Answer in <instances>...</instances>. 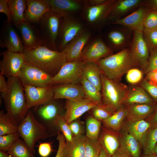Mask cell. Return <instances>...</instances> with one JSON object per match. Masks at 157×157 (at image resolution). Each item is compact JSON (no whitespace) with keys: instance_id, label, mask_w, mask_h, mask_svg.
<instances>
[{"instance_id":"obj_10","label":"cell","mask_w":157,"mask_h":157,"mask_svg":"<svg viewBox=\"0 0 157 157\" xmlns=\"http://www.w3.org/2000/svg\"><path fill=\"white\" fill-rule=\"evenodd\" d=\"M18 77L23 85L45 87L51 85L53 76L40 68L25 62Z\"/></svg>"},{"instance_id":"obj_54","label":"cell","mask_w":157,"mask_h":157,"mask_svg":"<svg viewBox=\"0 0 157 157\" xmlns=\"http://www.w3.org/2000/svg\"><path fill=\"white\" fill-rule=\"evenodd\" d=\"M145 78L150 83L157 87V69L146 74Z\"/></svg>"},{"instance_id":"obj_12","label":"cell","mask_w":157,"mask_h":157,"mask_svg":"<svg viewBox=\"0 0 157 157\" xmlns=\"http://www.w3.org/2000/svg\"><path fill=\"white\" fill-rule=\"evenodd\" d=\"M113 54V50L102 38L98 37L91 40L86 44L82 51L80 60L85 63H96Z\"/></svg>"},{"instance_id":"obj_51","label":"cell","mask_w":157,"mask_h":157,"mask_svg":"<svg viewBox=\"0 0 157 157\" xmlns=\"http://www.w3.org/2000/svg\"><path fill=\"white\" fill-rule=\"evenodd\" d=\"M57 139L58 142V149L55 157H63V150L66 141L65 137L62 133L58 132Z\"/></svg>"},{"instance_id":"obj_31","label":"cell","mask_w":157,"mask_h":157,"mask_svg":"<svg viewBox=\"0 0 157 157\" xmlns=\"http://www.w3.org/2000/svg\"><path fill=\"white\" fill-rule=\"evenodd\" d=\"M26 0H8V4L11 14V23L16 28L25 21L24 13Z\"/></svg>"},{"instance_id":"obj_53","label":"cell","mask_w":157,"mask_h":157,"mask_svg":"<svg viewBox=\"0 0 157 157\" xmlns=\"http://www.w3.org/2000/svg\"><path fill=\"white\" fill-rule=\"evenodd\" d=\"M145 120L149 124L151 127L157 128V103L153 112Z\"/></svg>"},{"instance_id":"obj_11","label":"cell","mask_w":157,"mask_h":157,"mask_svg":"<svg viewBox=\"0 0 157 157\" xmlns=\"http://www.w3.org/2000/svg\"><path fill=\"white\" fill-rule=\"evenodd\" d=\"M0 46L15 53H22L25 49L18 32L7 19L3 21L0 29Z\"/></svg>"},{"instance_id":"obj_7","label":"cell","mask_w":157,"mask_h":157,"mask_svg":"<svg viewBox=\"0 0 157 157\" xmlns=\"http://www.w3.org/2000/svg\"><path fill=\"white\" fill-rule=\"evenodd\" d=\"M115 0H107L94 6H84L81 13L86 24L94 30L98 29L106 20Z\"/></svg>"},{"instance_id":"obj_17","label":"cell","mask_w":157,"mask_h":157,"mask_svg":"<svg viewBox=\"0 0 157 157\" xmlns=\"http://www.w3.org/2000/svg\"><path fill=\"white\" fill-rule=\"evenodd\" d=\"M130 49L140 67L144 72L147 66L150 52L144 38L143 31H133Z\"/></svg>"},{"instance_id":"obj_61","label":"cell","mask_w":157,"mask_h":157,"mask_svg":"<svg viewBox=\"0 0 157 157\" xmlns=\"http://www.w3.org/2000/svg\"><path fill=\"white\" fill-rule=\"evenodd\" d=\"M99 157H108L107 155L102 148Z\"/></svg>"},{"instance_id":"obj_41","label":"cell","mask_w":157,"mask_h":157,"mask_svg":"<svg viewBox=\"0 0 157 157\" xmlns=\"http://www.w3.org/2000/svg\"><path fill=\"white\" fill-rule=\"evenodd\" d=\"M89 111L91 115L101 121L109 118L114 113L103 104L97 105Z\"/></svg>"},{"instance_id":"obj_5","label":"cell","mask_w":157,"mask_h":157,"mask_svg":"<svg viewBox=\"0 0 157 157\" xmlns=\"http://www.w3.org/2000/svg\"><path fill=\"white\" fill-rule=\"evenodd\" d=\"M103 104L114 112L123 105L128 87L119 81L111 79L101 74Z\"/></svg>"},{"instance_id":"obj_32","label":"cell","mask_w":157,"mask_h":157,"mask_svg":"<svg viewBox=\"0 0 157 157\" xmlns=\"http://www.w3.org/2000/svg\"><path fill=\"white\" fill-rule=\"evenodd\" d=\"M101 71L96 63H85L84 65L82 76L101 90Z\"/></svg>"},{"instance_id":"obj_36","label":"cell","mask_w":157,"mask_h":157,"mask_svg":"<svg viewBox=\"0 0 157 157\" xmlns=\"http://www.w3.org/2000/svg\"><path fill=\"white\" fill-rule=\"evenodd\" d=\"M101 126V121L91 115L88 116L86 122V137L91 139H98Z\"/></svg>"},{"instance_id":"obj_23","label":"cell","mask_w":157,"mask_h":157,"mask_svg":"<svg viewBox=\"0 0 157 157\" xmlns=\"http://www.w3.org/2000/svg\"><path fill=\"white\" fill-rule=\"evenodd\" d=\"M51 10L63 17L81 13L84 5L82 0H49Z\"/></svg>"},{"instance_id":"obj_55","label":"cell","mask_w":157,"mask_h":157,"mask_svg":"<svg viewBox=\"0 0 157 157\" xmlns=\"http://www.w3.org/2000/svg\"><path fill=\"white\" fill-rule=\"evenodd\" d=\"M107 0H82L84 6H94L102 4Z\"/></svg>"},{"instance_id":"obj_42","label":"cell","mask_w":157,"mask_h":157,"mask_svg":"<svg viewBox=\"0 0 157 157\" xmlns=\"http://www.w3.org/2000/svg\"><path fill=\"white\" fill-rule=\"evenodd\" d=\"M101 149L98 139L87 138L85 157H99Z\"/></svg>"},{"instance_id":"obj_29","label":"cell","mask_w":157,"mask_h":157,"mask_svg":"<svg viewBox=\"0 0 157 157\" xmlns=\"http://www.w3.org/2000/svg\"><path fill=\"white\" fill-rule=\"evenodd\" d=\"M128 108L126 105H122L107 119L101 121L103 126L119 132L126 119Z\"/></svg>"},{"instance_id":"obj_50","label":"cell","mask_w":157,"mask_h":157,"mask_svg":"<svg viewBox=\"0 0 157 157\" xmlns=\"http://www.w3.org/2000/svg\"><path fill=\"white\" fill-rule=\"evenodd\" d=\"M52 151L49 142L40 143L38 146V151L41 157H48Z\"/></svg>"},{"instance_id":"obj_3","label":"cell","mask_w":157,"mask_h":157,"mask_svg":"<svg viewBox=\"0 0 157 157\" xmlns=\"http://www.w3.org/2000/svg\"><path fill=\"white\" fill-rule=\"evenodd\" d=\"M96 63L102 74L108 78L117 81L130 69L140 67L129 48L124 49Z\"/></svg>"},{"instance_id":"obj_49","label":"cell","mask_w":157,"mask_h":157,"mask_svg":"<svg viewBox=\"0 0 157 157\" xmlns=\"http://www.w3.org/2000/svg\"><path fill=\"white\" fill-rule=\"evenodd\" d=\"M69 125L73 137L83 135V129L82 124L81 121L77 119L71 122Z\"/></svg>"},{"instance_id":"obj_4","label":"cell","mask_w":157,"mask_h":157,"mask_svg":"<svg viewBox=\"0 0 157 157\" xmlns=\"http://www.w3.org/2000/svg\"><path fill=\"white\" fill-rule=\"evenodd\" d=\"M18 131L33 154L35 153V146L37 142L40 139L46 140L49 136L45 126L37 121L29 110L18 126Z\"/></svg>"},{"instance_id":"obj_19","label":"cell","mask_w":157,"mask_h":157,"mask_svg":"<svg viewBox=\"0 0 157 157\" xmlns=\"http://www.w3.org/2000/svg\"><path fill=\"white\" fill-rule=\"evenodd\" d=\"M149 8L144 4L124 17L111 22L113 24L120 25L128 27L133 31H143L146 16Z\"/></svg>"},{"instance_id":"obj_30","label":"cell","mask_w":157,"mask_h":157,"mask_svg":"<svg viewBox=\"0 0 157 157\" xmlns=\"http://www.w3.org/2000/svg\"><path fill=\"white\" fill-rule=\"evenodd\" d=\"M150 127L149 124L145 120L134 122L126 120L121 130L130 134L140 143L144 134Z\"/></svg>"},{"instance_id":"obj_37","label":"cell","mask_w":157,"mask_h":157,"mask_svg":"<svg viewBox=\"0 0 157 157\" xmlns=\"http://www.w3.org/2000/svg\"><path fill=\"white\" fill-rule=\"evenodd\" d=\"M18 131V126L15 124L7 113L0 112V136Z\"/></svg>"},{"instance_id":"obj_15","label":"cell","mask_w":157,"mask_h":157,"mask_svg":"<svg viewBox=\"0 0 157 157\" xmlns=\"http://www.w3.org/2000/svg\"><path fill=\"white\" fill-rule=\"evenodd\" d=\"M91 36L90 31L85 28L66 45L62 51L66 54L67 62L80 60L82 51Z\"/></svg>"},{"instance_id":"obj_6","label":"cell","mask_w":157,"mask_h":157,"mask_svg":"<svg viewBox=\"0 0 157 157\" xmlns=\"http://www.w3.org/2000/svg\"><path fill=\"white\" fill-rule=\"evenodd\" d=\"M63 17L50 10L43 15L39 23L43 45L52 50L58 51L56 42Z\"/></svg>"},{"instance_id":"obj_35","label":"cell","mask_w":157,"mask_h":157,"mask_svg":"<svg viewBox=\"0 0 157 157\" xmlns=\"http://www.w3.org/2000/svg\"><path fill=\"white\" fill-rule=\"evenodd\" d=\"M8 152L12 157H35L26 143L20 138L13 144Z\"/></svg>"},{"instance_id":"obj_1","label":"cell","mask_w":157,"mask_h":157,"mask_svg":"<svg viewBox=\"0 0 157 157\" xmlns=\"http://www.w3.org/2000/svg\"><path fill=\"white\" fill-rule=\"evenodd\" d=\"M6 91L1 92L6 113L13 122L18 126L28 110L23 85L18 77L7 78Z\"/></svg>"},{"instance_id":"obj_58","label":"cell","mask_w":157,"mask_h":157,"mask_svg":"<svg viewBox=\"0 0 157 157\" xmlns=\"http://www.w3.org/2000/svg\"><path fill=\"white\" fill-rule=\"evenodd\" d=\"M110 157H131L128 154L119 148Z\"/></svg>"},{"instance_id":"obj_9","label":"cell","mask_w":157,"mask_h":157,"mask_svg":"<svg viewBox=\"0 0 157 157\" xmlns=\"http://www.w3.org/2000/svg\"><path fill=\"white\" fill-rule=\"evenodd\" d=\"M85 62L81 60L67 62L58 73L53 76L50 85L78 84L82 76L83 69Z\"/></svg>"},{"instance_id":"obj_20","label":"cell","mask_w":157,"mask_h":157,"mask_svg":"<svg viewBox=\"0 0 157 157\" xmlns=\"http://www.w3.org/2000/svg\"><path fill=\"white\" fill-rule=\"evenodd\" d=\"M51 86L53 93V99H65L75 101L86 98L81 85L78 84H60Z\"/></svg>"},{"instance_id":"obj_14","label":"cell","mask_w":157,"mask_h":157,"mask_svg":"<svg viewBox=\"0 0 157 157\" xmlns=\"http://www.w3.org/2000/svg\"><path fill=\"white\" fill-rule=\"evenodd\" d=\"M23 85L28 110L33 107L36 108L53 99V93L51 85L38 87Z\"/></svg>"},{"instance_id":"obj_46","label":"cell","mask_w":157,"mask_h":157,"mask_svg":"<svg viewBox=\"0 0 157 157\" xmlns=\"http://www.w3.org/2000/svg\"><path fill=\"white\" fill-rule=\"evenodd\" d=\"M156 28H157V11L149 9L145 18L144 29L152 30Z\"/></svg>"},{"instance_id":"obj_47","label":"cell","mask_w":157,"mask_h":157,"mask_svg":"<svg viewBox=\"0 0 157 157\" xmlns=\"http://www.w3.org/2000/svg\"><path fill=\"white\" fill-rule=\"evenodd\" d=\"M149 94L156 103H157V87L150 83L145 78L143 79L140 84Z\"/></svg>"},{"instance_id":"obj_43","label":"cell","mask_w":157,"mask_h":157,"mask_svg":"<svg viewBox=\"0 0 157 157\" xmlns=\"http://www.w3.org/2000/svg\"><path fill=\"white\" fill-rule=\"evenodd\" d=\"M18 131L15 133L0 136V150L8 151L13 144L20 138Z\"/></svg>"},{"instance_id":"obj_45","label":"cell","mask_w":157,"mask_h":157,"mask_svg":"<svg viewBox=\"0 0 157 157\" xmlns=\"http://www.w3.org/2000/svg\"><path fill=\"white\" fill-rule=\"evenodd\" d=\"M143 74L140 69L134 67L130 69L126 73V79L127 81L131 84L140 83L143 80Z\"/></svg>"},{"instance_id":"obj_21","label":"cell","mask_w":157,"mask_h":157,"mask_svg":"<svg viewBox=\"0 0 157 157\" xmlns=\"http://www.w3.org/2000/svg\"><path fill=\"white\" fill-rule=\"evenodd\" d=\"M50 10L49 0H26L25 20L32 24L39 23L43 15Z\"/></svg>"},{"instance_id":"obj_18","label":"cell","mask_w":157,"mask_h":157,"mask_svg":"<svg viewBox=\"0 0 157 157\" xmlns=\"http://www.w3.org/2000/svg\"><path fill=\"white\" fill-rule=\"evenodd\" d=\"M97 105L86 98L75 101L66 100L64 118L69 124Z\"/></svg>"},{"instance_id":"obj_24","label":"cell","mask_w":157,"mask_h":157,"mask_svg":"<svg viewBox=\"0 0 157 157\" xmlns=\"http://www.w3.org/2000/svg\"><path fill=\"white\" fill-rule=\"evenodd\" d=\"M145 2L144 0H115L107 20L112 22L119 19L124 15L144 5Z\"/></svg>"},{"instance_id":"obj_2","label":"cell","mask_w":157,"mask_h":157,"mask_svg":"<svg viewBox=\"0 0 157 157\" xmlns=\"http://www.w3.org/2000/svg\"><path fill=\"white\" fill-rule=\"evenodd\" d=\"M25 62L44 70L53 76L67 62L63 51L51 50L42 45L30 50H24Z\"/></svg>"},{"instance_id":"obj_8","label":"cell","mask_w":157,"mask_h":157,"mask_svg":"<svg viewBox=\"0 0 157 157\" xmlns=\"http://www.w3.org/2000/svg\"><path fill=\"white\" fill-rule=\"evenodd\" d=\"M85 28L84 24L74 15L63 17L56 42L59 51H62L66 45Z\"/></svg>"},{"instance_id":"obj_57","label":"cell","mask_w":157,"mask_h":157,"mask_svg":"<svg viewBox=\"0 0 157 157\" xmlns=\"http://www.w3.org/2000/svg\"><path fill=\"white\" fill-rule=\"evenodd\" d=\"M144 4L150 9L157 11V0H145Z\"/></svg>"},{"instance_id":"obj_40","label":"cell","mask_w":157,"mask_h":157,"mask_svg":"<svg viewBox=\"0 0 157 157\" xmlns=\"http://www.w3.org/2000/svg\"><path fill=\"white\" fill-rule=\"evenodd\" d=\"M55 123L64 135L66 142H70L73 138L69 124L66 122L64 115L58 114L55 118Z\"/></svg>"},{"instance_id":"obj_16","label":"cell","mask_w":157,"mask_h":157,"mask_svg":"<svg viewBox=\"0 0 157 157\" xmlns=\"http://www.w3.org/2000/svg\"><path fill=\"white\" fill-rule=\"evenodd\" d=\"M16 28L21 38L24 50H30L43 45L39 29L32 23L25 21Z\"/></svg>"},{"instance_id":"obj_34","label":"cell","mask_w":157,"mask_h":157,"mask_svg":"<svg viewBox=\"0 0 157 157\" xmlns=\"http://www.w3.org/2000/svg\"><path fill=\"white\" fill-rule=\"evenodd\" d=\"M80 83L86 98L97 105L103 104L101 92L96 86L83 76Z\"/></svg>"},{"instance_id":"obj_13","label":"cell","mask_w":157,"mask_h":157,"mask_svg":"<svg viewBox=\"0 0 157 157\" xmlns=\"http://www.w3.org/2000/svg\"><path fill=\"white\" fill-rule=\"evenodd\" d=\"M0 72L7 78L18 77L21 68L25 63L22 53L12 52L7 49L1 53Z\"/></svg>"},{"instance_id":"obj_60","label":"cell","mask_w":157,"mask_h":157,"mask_svg":"<svg viewBox=\"0 0 157 157\" xmlns=\"http://www.w3.org/2000/svg\"><path fill=\"white\" fill-rule=\"evenodd\" d=\"M140 157H157V155L154 153L148 155H144L142 154Z\"/></svg>"},{"instance_id":"obj_25","label":"cell","mask_w":157,"mask_h":157,"mask_svg":"<svg viewBox=\"0 0 157 157\" xmlns=\"http://www.w3.org/2000/svg\"><path fill=\"white\" fill-rule=\"evenodd\" d=\"M140 104H154L156 103L148 93L140 86L128 88L123 105L127 106Z\"/></svg>"},{"instance_id":"obj_48","label":"cell","mask_w":157,"mask_h":157,"mask_svg":"<svg viewBox=\"0 0 157 157\" xmlns=\"http://www.w3.org/2000/svg\"><path fill=\"white\" fill-rule=\"evenodd\" d=\"M155 69H157V48L150 52L147 66L144 72L146 74Z\"/></svg>"},{"instance_id":"obj_22","label":"cell","mask_w":157,"mask_h":157,"mask_svg":"<svg viewBox=\"0 0 157 157\" xmlns=\"http://www.w3.org/2000/svg\"><path fill=\"white\" fill-rule=\"evenodd\" d=\"M98 140L108 157H110L119 147V132L102 126Z\"/></svg>"},{"instance_id":"obj_52","label":"cell","mask_w":157,"mask_h":157,"mask_svg":"<svg viewBox=\"0 0 157 157\" xmlns=\"http://www.w3.org/2000/svg\"><path fill=\"white\" fill-rule=\"evenodd\" d=\"M8 1L0 0V12L5 14L8 22L11 23V14L8 5Z\"/></svg>"},{"instance_id":"obj_56","label":"cell","mask_w":157,"mask_h":157,"mask_svg":"<svg viewBox=\"0 0 157 157\" xmlns=\"http://www.w3.org/2000/svg\"><path fill=\"white\" fill-rule=\"evenodd\" d=\"M7 88V82L4 76L0 73V91L1 92L6 91Z\"/></svg>"},{"instance_id":"obj_26","label":"cell","mask_w":157,"mask_h":157,"mask_svg":"<svg viewBox=\"0 0 157 157\" xmlns=\"http://www.w3.org/2000/svg\"><path fill=\"white\" fill-rule=\"evenodd\" d=\"M119 132V148L131 157H140L142 149L140 142L126 131L121 130Z\"/></svg>"},{"instance_id":"obj_38","label":"cell","mask_w":157,"mask_h":157,"mask_svg":"<svg viewBox=\"0 0 157 157\" xmlns=\"http://www.w3.org/2000/svg\"><path fill=\"white\" fill-rule=\"evenodd\" d=\"M51 100L41 106L38 110L40 115L46 120L55 118L56 116L58 114L57 106L51 102Z\"/></svg>"},{"instance_id":"obj_27","label":"cell","mask_w":157,"mask_h":157,"mask_svg":"<svg viewBox=\"0 0 157 157\" xmlns=\"http://www.w3.org/2000/svg\"><path fill=\"white\" fill-rule=\"evenodd\" d=\"M87 138L82 135L73 137L70 142H66L63 157H85Z\"/></svg>"},{"instance_id":"obj_39","label":"cell","mask_w":157,"mask_h":157,"mask_svg":"<svg viewBox=\"0 0 157 157\" xmlns=\"http://www.w3.org/2000/svg\"><path fill=\"white\" fill-rule=\"evenodd\" d=\"M111 46L113 47H119L124 46L127 41L126 35L122 31L115 30L109 32L108 35Z\"/></svg>"},{"instance_id":"obj_33","label":"cell","mask_w":157,"mask_h":157,"mask_svg":"<svg viewBox=\"0 0 157 157\" xmlns=\"http://www.w3.org/2000/svg\"><path fill=\"white\" fill-rule=\"evenodd\" d=\"M157 144V128H149L144 134L140 144L142 154L148 155L154 154Z\"/></svg>"},{"instance_id":"obj_62","label":"cell","mask_w":157,"mask_h":157,"mask_svg":"<svg viewBox=\"0 0 157 157\" xmlns=\"http://www.w3.org/2000/svg\"><path fill=\"white\" fill-rule=\"evenodd\" d=\"M154 153L156 155H157V144L156 145L155 148Z\"/></svg>"},{"instance_id":"obj_44","label":"cell","mask_w":157,"mask_h":157,"mask_svg":"<svg viewBox=\"0 0 157 157\" xmlns=\"http://www.w3.org/2000/svg\"><path fill=\"white\" fill-rule=\"evenodd\" d=\"M143 34L150 52L157 48V28L152 30L144 29Z\"/></svg>"},{"instance_id":"obj_28","label":"cell","mask_w":157,"mask_h":157,"mask_svg":"<svg viewBox=\"0 0 157 157\" xmlns=\"http://www.w3.org/2000/svg\"><path fill=\"white\" fill-rule=\"evenodd\" d=\"M156 104H134L126 106L128 111L126 120L134 122L146 119L153 111Z\"/></svg>"},{"instance_id":"obj_59","label":"cell","mask_w":157,"mask_h":157,"mask_svg":"<svg viewBox=\"0 0 157 157\" xmlns=\"http://www.w3.org/2000/svg\"><path fill=\"white\" fill-rule=\"evenodd\" d=\"M0 157H12L8 153L6 152L0 150Z\"/></svg>"}]
</instances>
